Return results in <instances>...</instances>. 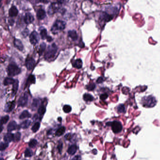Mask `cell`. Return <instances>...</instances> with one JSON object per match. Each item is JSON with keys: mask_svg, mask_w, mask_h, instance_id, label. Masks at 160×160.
I'll return each instance as SVG.
<instances>
[{"mask_svg": "<svg viewBox=\"0 0 160 160\" xmlns=\"http://www.w3.org/2000/svg\"><path fill=\"white\" fill-rule=\"evenodd\" d=\"M40 124L39 122H36L34 124L32 128V130L34 132H36L40 128Z\"/></svg>", "mask_w": 160, "mask_h": 160, "instance_id": "cell-26", "label": "cell"}, {"mask_svg": "<svg viewBox=\"0 0 160 160\" xmlns=\"http://www.w3.org/2000/svg\"><path fill=\"white\" fill-rule=\"evenodd\" d=\"M19 82L18 80H15V82L13 84V92L14 94H16L18 88Z\"/></svg>", "mask_w": 160, "mask_h": 160, "instance_id": "cell-27", "label": "cell"}, {"mask_svg": "<svg viewBox=\"0 0 160 160\" xmlns=\"http://www.w3.org/2000/svg\"><path fill=\"white\" fill-rule=\"evenodd\" d=\"M29 30H28V29L26 28V29H24V31L22 32V35L25 37H27L28 36V35L29 34Z\"/></svg>", "mask_w": 160, "mask_h": 160, "instance_id": "cell-41", "label": "cell"}, {"mask_svg": "<svg viewBox=\"0 0 160 160\" xmlns=\"http://www.w3.org/2000/svg\"><path fill=\"white\" fill-rule=\"evenodd\" d=\"M31 122L30 120H26L23 122L20 125V127L22 128L26 129L29 128V126L31 125Z\"/></svg>", "mask_w": 160, "mask_h": 160, "instance_id": "cell-22", "label": "cell"}, {"mask_svg": "<svg viewBox=\"0 0 160 160\" xmlns=\"http://www.w3.org/2000/svg\"><path fill=\"white\" fill-rule=\"evenodd\" d=\"M17 128H18V125L15 121H11L8 125V131H13L17 129Z\"/></svg>", "mask_w": 160, "mask_h": 160, "instance_id": "cell-14", "label": "cell"}, {"mask_svg": "<svg viewBox=\"0 0 160 160\" xmlns=\"http://www.w3.org/2000/svg\"><path fill=\"white\" fill-rule=\"evenodd\" d=\"M65 128L64 127H62L58 128L55 132V135L59 137V136H62L65 133Z\"/></svg>", "mask_w": 160, "mask_h": 160, "instance_id": "cell-21", "label": "cell"}, {"mask_svg": "<svg viewBox=\"0 0 160 160\" xmlns=\"http://www.w3.org/2000/svg\"><path fill=\"white\" fill-rule=\"evenodd\" d=\"M38 112V113L39 114V115L44 114L45 112H46V108H45V106H43V105H41V106L39 108Z\"/></svg>", "mask_w": 160, "mask_h": 160, "instance_id": "cell-34", "label": "cell"}, {"mask_svg": "<svg viewBox=\"0 0 160 160\" xmlns=\"http://www.w3.org/2000/svg\"><path fill=\"white\" fill-rule=\"evenodd\" d=\"M103 81V78L101 77V78H99L98 79L97 81V82L98 83H100L102 82Z\"/></svg>", "mask_w": 160, "mask_h": 160, "instance_id": "cell-45", "label": "cell"}, {"mask_svg": "<svg viewBox=\"0 0 160 160\" xmlns=\"http://www.w3.org/2000/svg\"><path fill=\"white\" fill-rule=\"evenodd\" d=\"M39 100L37 99H35L34 100V101H33V104H32V107H34V108H37L39 105Z\"/></svg>", "mask_w": 160, "mask_h": 160, "instance_id": "cell-36", "label": "cell"}, {"mask_svg": "<svg viewBox=\"0 0 160 160\" xmlns=\"http://www.w3.org/2000/svg\"><path fill=\"white\" fill-rule=\"evenodd\" d=\"M35 64V62L32 58H28L25 62L26 68L29 70L33 69L34 67Z\"/></svg>", "mask_w": 160, "mask_h": 160, "instance_id": "cell-9", "label": "cell"}, {"mask_svg": "<svg viewBox=\"0 0 160 160\" xmlns=\"http://www.w3.org/2000/svg\"><path fill=\"white\" fill-rule=\"evenodd\" d=\"M77 149L78 148L76 145H72L69 147L67 150L68 153L70 155H74L77 152Z\"/></svg>", "mask_w": 160, "mask_h": 160, "instance_id": "cell-18", "label": "cell"}, {"mask_svg": "<svg viewBox=\"0 0 160 160\" xmlns=\"http://www.w3.org/2000/svg\"><path fill=\"white\" fill-rule=\"evenodd\" d=\"M15 80L11 78H5L3 82L4 85H8L13 84L15 82Z\"/></svg>", "mask_w": 160, "mask_h": 160, "instance_id": "cell-23", "label": "cell"}, {"mask_svg": "<svg viewBox=\"0 0 160 160\" xmlns=\"http://www.w3.org/2000/svg\"><path fill=\"white\" fill-rule=\"evenodd\" d=\"M18 13V8L14 6L11 7L8 11V15H9V17H12V18L17 16Z\"/></svg>", "mask_w": 160, "mask_h": 160, "instance_id": "cell-13", "label": "cell"}, {"mask_svg": "<svg viewBox=\"0 0 160 160\" xmlns=\"http://www.w3.org/2000/svg\"><path fill=\"white\" fill-rule=\"evenodd\" d=\"M47 40L48 42H51V41H52L53 39L51 37L49 36L48 38H47Z\"/></svg>", "mask_w": 160, "mask_h": 160, "instance_id": "cell-48", "label": "cell"}, {"mask_svg": "<svg viewBox=\"0 0 160 160\" xmlns=\"http://www.w3.org/2000/svg\"><path fill=\"white\" fill-rule=\"evenodd\" d=\"M71 109L72 108H71V106L69 105H65L63 107V111L66 113L70 112L71 111Z\"/></svg>", "mask_w": 160, "mask_h": 160, "instance_id": "cell-30", "label": "cell"}, {"mask_svg": "<svg viewBox=\"0 0 160 160\" xmlns=\"http://www.w3.org/2000/svg\"><path fill=\"white\" fill-rule=\"evenodd\" d=\"M58 4L57 2L52 3L50 5L49 7V8H48V13L49 15L50 16H52L58 11V9H59Z\"/></svg>", "mask_w": 160, "mask_h": 160, "instance_id": "cell-7", "label": "cell"}, {"mask_svg": "<svg viewBox=\"0 0 160 160\" xmlns=\"http://www.w3.org/2000/svg\"><path fill=\"white\" fill-rule=\"evenodd\" d=\"M57 48L54 44L49 46L45 53V58L46 60L52 59L55 56L57 52Z\"/></svg>", "mask_w": 160, "mask_h": 160, "instance_id": "cell-3", "label": "cell"}, {"mask_svg": "<svg viewBox=\"0 0 160 160\" xmlns=\"http://www.w3.org/2000/svg\"><path fill=\"white\" fill-rule=\"evenodd\" d=\"M56 1L57 3L61 4H63L65 2V0H56Z\"/></svg>", "mask_w": 160, "mask_h": 160, "instance_id": "cell-46", "label": "cell"}, {"mask_svg": "<svg viewBox=\"0 0 160 160\" xmlns=\"http://www.w3.org/2000/svg\"><path fill=\"white\" fill-rule=\"evenodd\" d=\"M65 138L66 140H70L71 139V135L70 133H68L65 136Z\"/></svg>", "mask_w": 160, "mask_h": 160, "instance_id": "cell-43", "label": "cell"}, {"mask_svg": "<svg viewBox=\"0 0 160 160\" xmlns=\"http://www.w3.org/2000/svg\"><path fill=\"white\" fill-rule=\"evenodd\" d=\"M39 1L40 2L43 3H46L49 2L48 0H39Z\"/></svg>", "mask_w": 160, "mask_h": 160, "instance_id": "cell-47", "label": "cell"}, {"mask_svg": "<svg viewBox=\"0 0 160 160\" xmlns=\"http://www.w3.org/2000/svg\"><path fill=\"white\" fill-rule=\"evenodd\" d=\"M112 130L115 133H118L121 132L123 129L122 124L119 121H114L111 123Z\"/></svg>", "mask_w": 160, "mask_h": 160, "instance_id": "cell-5", "label": "cell"}, {"mask_svg": "<svg viewBox=\"0 0 160 160\" xmlns=\"http://www.w3.org/2000/svg\"><path fill=\"white\" fill-rule=\"evenodd\" d=\"M4 141L6 142L9 143L15 141V134L11 133H8L4 136Z\"/></svg>", "mask_w": 160, "mask_h": 160, "instance_id": "cell-11", "label": "cell"}, {"mask_svg": "<svg viewBox=\"0 0 160 160\" xmlns=\"http://www.w3.org/2000/svg\"><path fill=\"white\" fill-rule=\"evenodd\" d=\"M83 99L85 101L91 102L94 100V97L89 94H85L83 96Z\"/></svg>", "mask_w": 160, "mask_h": 160, "instance_id": "cell-24", "label": "cell"}, {"mask_svg": "<svg viewBox=\"0 0 160 160\" xmlns=\"http://www.w3.org/2000/svg\"><path fill=\"white\" fill-rule=\"evenodd\" d=\"M108 96L107 94H103L101 95L100 98L102 100H104L108 98Z\"/></svg>", "mask_w": 160, "mask_h": 160, "instance_id": "cell-42", "label": "cell"}, {"mask_svg": "<svg viewBox=\"0 0 160 160\" xmlns=\"http://www.w3.org/2000/svg\"><path fill=\"white\" fill-rule=\"evenodd\" d=\"M66 23L65 22L60 20H57L55 21L52 27L51 31L53 33L56 34L59 31H63L65 28Z\"/></svg>", "mask_w": 160, "mask_h": 160, "instance_id": "cell-1", "label": "cell"}, {"mask_svg": "<svg viewBox=\"0 0 160 160\" xmlns=\"http://www.w3.org/2000/svg\"><path fill=\"white\" fill-rule=\"evenodd\" d=\"M15 102L13 101L11 102H8V103H7L6 105L5 111L6 112H11L15 108Z\"/></svg>", "mask_w": 160, "mask_h": 160, "instance_id": "cell-16", "label": "cell"}, {"mask_svg": "<svg viewBox=\"0 0 160 160\" xmlns=\"http://www.w3.org/2000/svg\"><path fill=\"white\" fill-rule=\"evenodd\" d=\"M35 82V78L34 75H30L27 80V84H31Z\"/></svg>", "mask_w": 160, "mask_h": 160, "instance_id": "cell-29", "label": "cell"}, {"mask_svg": "<svg viewBox=\"0 0 160 160\" xmlns=\"http://www.w3.org/2000/svg\"><path fill=\"white\" fill-rule=\"evenodd\" d=\"M1 160H4V159L3 158H1Z\"/></svg>", "mask_w": 160, "mask_h": 160, "instance_id": "cell-49", "label": "cell"}, {"mask_svg": "<svg viewBox=\"0 0 160 160\" xmlns=\"http://www.w3.org/2000/svg\"><path fill=\"white\" fill-rule=\"evenodd\" d=\"M46 44H45L44 43H42V44L40 45V48H39V55H42L43 52H44V51L45 50V48H46Z\"/></svg>", "mask_w": 160, "mask_h": 160, "instance_id": "cell-35", "label": "cell"}, {"mask_svg": "<svg viewBox=\"0 0 160 160\" xmlns=\"http://www.w3.org/2000/svg\"><path fill=\"white\" fill-rule=\"evenodd\" d=\"M33 152L31 149H29V148H27L24 151V156L26 158L31 157L33 156Z\"/></svg>", "mask_w": 160, "mask_h": 160, "instance_id": "cell-32", "label": "cell"}, {"mask_svg": "<svg viewBox=\"0 0 160 160\" xmlns=\"http://www.w3.org/2000/svg\"><path fill=\"white\" fill-rule=\"evenodd\" d=\"M39 36L36 31H34L31 33L30 35V41L33 45H35L39 41Z\"/></svg>", "mask_w": 160, "mask_h": 160, "instance_id": "cell-6", "label": "cell"}, {"mask_svg": "<svg viewBox=\"0 0 160 160\" xmlns=\"http://www.w3.org/2000/svg\"><path fill=\"white\" fill-rule=\"evenodd\" d=\"M34 20V17L31 13H27L25 14V16L23 18V21L26 24H30V23H32Z\"/></svg>", "mask_w": 160, "mask_h": 160, "instance_id": "cell-10", "label": "cell"}, {"mask_svg": "<svg viewBox=\"0 0 160 160\" xmlns=\"http://www.w3.org/2000/svg\"><path fill=\"white\" fill-rule=\"evenodd\" d=\"M37 18L39 20H43L46 17V13L42 8H39L37 12Z\"/></svg>", "mask_w": 160, "mask_h": 160, "instance_id": "cell-12", "label": "cell"}, {"mask_svg": "<svg viewBox=\"0 0 160 160\" xmlns=\"http://www.w3.org/2000/svg\"><path fill=\"white\" fill-rule=\"evenodd\" d=\"M58 151H59V153L61 154L62 152V148H63V143L62 142H59V145L57 147Z\"/></svg>", "mask_w": 160, "mask_h": 160, "instance_id": "cell-40", "label": "cell"}, {"mask_svg": "<svg viewBox=\"0 0 160 160\" xmlns=\"http://www.w3.org/2000/svg\"><path fill=\"white\" fill-rule=\"evenodd\" d=\"M118 112H123L125 111V107H124V105H122V104H121V105H119L118 107Z\"/></svg>", "mask_w": 160, "mask_h": 160, "instance_id": "cell-39", "label": "cell"}, {"mask_svg": "<svg viewBox=\"0 0 160 160\" xmlns=\"http://www.w3.org/2000/svg\"></svg>", "mask_w": 160, "mask_h": 160, "instance_id": "cell-51", "label": "cell"}, {"mask_svg": "<svg viewBox=\"0 0 160 160\" xmlns=\"http://www.w3.org/2000/svg\"><path fill=\"white\" fill-rule=\"evenodd\" d=\"M8 75L9 77H14L20 73L21 69L15 64H10L8 67Z\"/></svg>", "mask_w": 160, "mask_h": 160, "instance_id": "cell-4", "label": "cell"}, {"mask_svg": "<svg viewBox=\"0 0 160 160\" xmlns=\"http://www.w3.org/2000/svg\"><path fill=\"white\" fill-rule=\"evenodd\" d=\"M143 105L144 107H154L157 103L156 98L152 96H147L144 97L142 100Z\"/></svg>", "mask_w": 160, "mask_h": 160, "instance_id": "cell-2", "label": "cell"}, {"mask_svg": "<svg viewBox=\"0 0 160 160\" xmlns=\"http://www.w3.org/2000/svg\"><path fill=\"white\" fill-rule=\"evenodd\" d=\"M68 36L71 38L72 40L75 41L77 40L78 38V36L77 34V32L75 30H71L68 32Z\"/></svg>", "mask_w": 160, "mask_h": 160, "instance_id": "cell-17", "label": "cell"}, {"mask_svg": "<svg viewBox=\"0 0 160 160\" xmlns=\"http://www.w3.org/2000/svg\"><path fill=\"white\" fill-rule=\"evenodd\" d=\"M8 120H9V116H8L6 115L4 117H2L1 120V125L6 124Z\"/></svg>", "mask_w": 160, "mask_h": 160, "instance_id": "cell-33", "label": "cell"}, {"mask_svg": "<svg viewBox=\"0 0 160 160\" xmlns=\"http://www.w3.org/2000/svg\"><path fill=\"white\" fill-rule=\"evenodd\" d=\"M72 65L75 68L80 69L82 67L83 62L81 59H77L75 60L73 63H72Z\"/></svg>", "mask_w": 160, "mask_h": 160, "instance_id": "cell-19", "label": "cell"}, {"mask_svg": "<svg viewBox=\"0 0 160 160\" xmlns=\"http://www.w3.org/2000/svg\"><path fill=\"white\" fill-rule=\"evenodd\" d=\"M8 146V142H1V144H0V149L1 151H3L5 150Z\"/></svg>", "mask_w": 160, "mask_h": 160, "instance_id": "cell-31", "label": "cell"}, {"mask_svg": "<svg viewBox=\"0 0 160 160\" xmlns=\"http://www.w3.org/2000/svg\"><path fill=\"white\" fill-rule=\"evenodd\" d=\"M28 101V96L26 93H24L21 96L18 101V106L24 107L27 104Z\"/></svg>", "mask_w": 160, "mask_h": 160, "instance_id": "cell-8", "label": "cell"}, {"mask_svg": "<svg viewBox=\"0 0 160 160\" xmlns=\"http://www.w3.org/2000/svg\"><path fill=\"white\" fill-rule=\"evenodd\" d=\"M21 138V133L20 132H18L15 134V141L16 142L20 141Z\"/></svg>", "mask_w": 160, "mask_h": 160, "instance_id": "cell-38", "label": "cell"}, {"mask_svg": "<svg viewBox=\"0 0 160 160\" xmlns=\"http://www.w3.org/2000/svg\"><path fill=\"white\" fill-rule=\"evenodd\" d=\"M14 44L15 47L19 50L21 51L23 50V46L20 40L18 39H14Z\"/></svg>", "mask_w": 160, "mask_h": 160, "instance_id": "cell-15", "label": "cell"}, {"mask_svg": "<svg viewBox=\"0 0 160 160\" xmlns=\"http://www.w3.org/2000/svg\"><path fill=\"white\" fill-rule=\"evenodd\" d=\"M40 35L42 39H47L48 37H49L48 36L47 30L45 29H43L41 30V31H40Z\"/></svg>", "mask_w": 160, "mask_h": 160, "instance_id": "cell-25", "label": "cell"}, {"mask_svg": "<svg viewBox=\"0 0 160 160\" xmlns=\"http://www.w3.org/2000/svg\"><path fill=\"white\" fill-rule=\"evenodd\" d=\"M89 1H91V0H89Z\"/></svg>", "mask_w": 160, "mask_h": 160, "instance_id": "cell-50", "label": "cell"}, {"mask_svg": "<svg viewBox=\"0 0 160 160\" xmlns=\"http://www.w3.org/2000/svg\"><path fill=\"white\" fill-rule=\"evenodd\" d=\"M37 143V141L36 139H32L29 142L28 145H29V147L31 148H34L36 146Z\"/></svg>", "mask_w": 160, "mask_h": 160, "instance_id": "cell-28", "label": "cell"}, {"mask_svg": "<svg viewBox=\"0 0 160 160\" xmlns=\"http://www.w3.org/2000/svg\"><path fill=\"white\" fill-rule=\"evenodd\" d=\"M95 84H90L86 86V89L89 91H92L95 89Z\"/></svg>", "mask_w": 160, "mask_h": 160, "instance_id": "cell-37", "label": "cell"}, {"mask_svg": "<svg viewBox=\"0 0 160 160\" xmlns=\"http://www.w3.org/2000/svg\"><path fill=\"white\" fill-rule=\"evenodd\" d=\"M31 114L28 112V111L25 110L19 116V118L20 119H23L25 118H31Z\"/></svg>", "mask_w": 160, "mask_h": 160, "instance_id": "cell-20", "label": "cell"}, {"mask_svg": "<svg viewBox=\"0 0 160 160\" xmlns=\"http://www.w3.org/2000/svg\"><path fill=\"white\" fill-rule=\"evenodd\" d=\"M71 160H81V158L80 156L78 155V156L74 157Z\"/></svg>", "mask_w": 160, "mask_h": 160, "instance_id": "cell-44", "label": "cell"}]
</instances>
